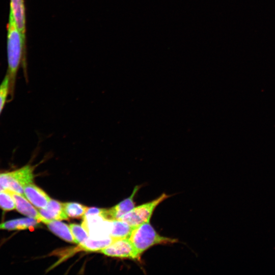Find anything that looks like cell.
Wrapping results in <instances>:
<instances>
[{"mask_svg":"<svg viewBox=\"0 0 275 275\" xmlns=\"http://www.w3.org/2000/svg\"><path fill=\"white\" fill-rule=\"evenodd\" d=\"M8 69L6 74L10 81V94L13 96L17 71L22 62L25 67V44L10 12L7 24Z\"/></svg>","mask_w":275,"mask_h":275,"instance_id":"1","label":"cell"},{"mask_svg":"<svg viewBox=\"0 0 275 275\" xmlns=\"http://www.w3.org/2000/svg\"><path fill=\"white\" fill-rule=\"evenodd\" d=\"M128 238L140 257L154 245L172 244L177 241L176 239L159 234L150 222L133 228Z\"/></svg>","mask_w":275,"mask_h":275,"instance_id":"2","label":"cell"},{"mask_svg":"<svg viewBox=\"0 0 275 275\" xmlns=\"http://www.w3.org/2000/svg\"><path fill=\"white\" fill-rule=\"evenodd\" d=\"M34 167L25 165L19 169L0 173V184L7 190L24 196V187L33 183Z\"/></svg>","mask_w":275,"mask_h":275,"instance_id":"3","label":"cell"},{"mask_svg":"<svg viewBox=\"0 0 275 275\" xmlns=\"http://www.w3.org/2000/svg\"><path fill=\"white\" fill-rule=\"evenodd\" d=\"M170 196L163 193L153 200L134 206L119 219L126 222L133 228L149 223L156 208Z\"/></svg>","mask_w":275,"mask_h":275,"instance_id":"4","label":"cell"},{"mask_svg":"<svg viewBox=\"0 0 275 275\" xmlns=\"http://www.w3.org/2000/svg\"><path fill=\"white\" fill-rule=\"evenodd\" d=\"M99 252L105 255L120 258L140 259V256L128 238L114 240Z\"/></svg>","mask_w":275,"mask_h":275,"instance_id":"5","label":"cell"},{"mask_svg":"<svg viewBox=\"0 0 275 275\" xmlns=\"http://www.w3.org/2000/svg\"><path fill=\"white\" fill-rule=\"evenodd\" d=\"M140 187L136 186L131 196L111 208L102 209L101 216L106 220L119 219L134 207V197Z\"/></svg>","mask_w":275,"mask_h":275,"instance_id":"6","label":"cell"},{"mask_svg":"<svg viewBox=\"0 0 275 275\" xmlns=\"http://www.w3.org/2000/svg\"><path fill=\"white\" fill-rule=\"evenodd\" d=\"M24 197L35 207L44 208L50 200L49 197L40 188L33 183L24 187Z\"/></svg>","mask_w":275,"mask_h":275,"instance_id":"7","label":"cell"},{"mask_svg":"<svg viewBox=\"0 0 275 275\" xmlns=\"http://www.w3.org/2000/svg\"><path fill=\"white\" fill-rule=\"evenodd\" d=\"M41 216L45 219L44 224L49 220H67L68 216L66 215L63 203L50 199L44 208L39 209Z\"/></svg>","mask_w":275,"mask_h":275,"instance_id":"8","label":"cell"},{"mask_svg":"<svg viewBox=\"0 0 275 275\" xmlns=\"http://www.w3.org/2000/svg\"><path fill=\"white\" fill-rule=\"evenodd\" d=\"M12 195L15 202L16 209L18 212L29 217L36 219L39 222L44 223L45 219L39 211L24 196L13 192Z\"/></svg>","mask_w":275,"mask_h":275,"instance_id":"9","label":"cell"},{"mask_svg":"<svg viewBox=\"0 0 275 275\" xmlns=\"http://www.w3.org/2000/svg\"><path fill=\"white\" fill-rule=\"evenodd\" d=\"M10 12L25 44V14L24 1L10 0Z\"/></svg>","mask_w":275,"mask_h":275,"instance_id":"10","label":"cell"},{"mask_svg":"<svg viewBox=\"0 0 275 275\" xmlns=\"http://www.w3.org/2000/svg\"><path fill=\"white\" fill-rule=\"evenodd\" d=\"M38 222L36 219L29 217L13 219L0 223V230H23L37 227Z\"/></svg>","mask_w":275,"mask_h":275,"instance_id":"11","label":"cell"},{"mask_svg":"<svg viewBox=\"0 0 275 275\" xmlns=\"http://www.w3.org/2000/svg\"><path fill=\"white\" fill-rule=\"evenodd\" d=\"M46 225L51 232L61 238L69 242L77 243L69 226L58 220H49Z\"/></svg>","mask_w":275,"mask_h":275,"instance_id":"12","label":"cell"},{"mask_svg":"<svg viewBox=\"0 0 275 275\" xmlns=\"http://www.w3.org/2000/svg\"><path fill=\"white\" fill-rule=\"evenodd\" d=\"M111 229L110 236L114 240L129 238L133 229L126 222L120 219L110 220Z\"/></svg>","mask_w":275,"mask_h":275,"instance_id":"13","label":"cell"},{"mask_svg":"<svg viewBox=\"0 0 275 275\" xmlns=\"http://www.w3.org/2000/svg\"><path fill=\"white\" fill-rule=\"evenodd\" d=\"M114 240L111 236L101 239H94L89 237L84 242L79 244L76 250L97 251L110 245Z\"/></svg>","mask_w":275,"mask_h":275,"instance_id":"14","label":"cell"},{"mask_svg":"<svg viewBox=\"0 0 275 275\" xmlns=\"http://www.w3.org/2000/svg\"><path fill=\"white\" fill-rule=\"evenodd\" d=\"M64 209L68 217L78 218L84 216L88 208L75 202L64 203Z\"/></svg>","mask_w":275,"mask_h":275,"instance_id":"15","label":"cell"},{"mask_svg":"<svg viewBox=\"0 0 275 275\" xmlns=\"http://www.w3.org/2000/svg\"><path fill=\"white\" fill-rule=\"evenodd\" d=\"M0 208L6 211L16 209L15 202L11 191L5 189L0 191Z\"/></svg>","mask_w":275,"mask_h":275,"instance_id":"16","label":"cell"},{"mask_svg":"<svg viewBox=\"0 0 275 275\" xmlns=\"http://www.w3.org/2000/svg\"><path fill=\"white\" fill-rule=\"evenodd\" d=\"M69 227L77 243H82L89 237L88 232L82 225L71 224L69 225Z\"/></svg>","mask_w":275,"mask_h":275,"instance_id":"17","label":"cell"},{"mask_svg":"<svg viewBox=\"0 0 275 275\" xmlns=\"http://www.w3.org/2000/svg\"><path fill=\"white\" fill-rule=\"evenodd\" d=\"M10 94V81L6 74L0 85V115L7 101Z\"/></svg>","mask_w":275,"mask_h":275,"instance_id":"18","label":"cell"},{"mask_svg":"<svg viewBox=\"0 0 275 275\" xmlns=\"http://www.w3.org/2000/svg\"><path fill=\"white\" fill-rule=\"evenodd\" d=\"M4 190H5L3 187L0 184V191H3Z\"/></svg>","mask_w":275,"mask_h":275,"instance_id":"19","label":"cell"}]
</instances>
